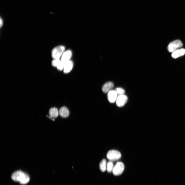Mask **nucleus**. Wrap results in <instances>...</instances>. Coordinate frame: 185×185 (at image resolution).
Segmentation results:
<instances>
[{
    "instance_id": "f257e3e1",
    "label": "nucleus",
    "mask_w": 185,
    "mask_h": 185,
    "mask_svg": "<svg viewBox=\"0 0 185 185\" xmlns=\"http://www.w3.org/2000/svg\"><path fill=\"white\" fill-rule=\"evenodd\" d=\"M12 179L16 181H19L21 184H25L29 181V176L21 171H16L13 173L12 176Z\"/></svg>"
},
{
    "instance_id": "f03ea898",
    "label": "nucleus",
    "mask_w": 185,
    "mask_h": 185,
    "mask_svg": "<svg viewBox=\"0 0 185 185\" xmlns=\"http://www.w3.org/2000/svg\"><path fill=\"white\" fill-rule=\"evenodd\" d=\"M65 47L60 46L55 48L52 51V56L53 59H59L65 52Z\"/></svg>"
},
{
    "instance_id": "7ed1b4c3",
    "label": "nucleus",
    "mask_w": 185,
    "mask_h": 185,
    "mask_svg": "<svg viewBox=\"0 0 185 185\" xmlns=\"http://www.w3.org/2000/svg\"><path fill=\"white\" fill-rule=\"evenodd\" d=\"M182 46V43L180 40H176L171 42L169 44L168 49L169 52H173L177 49L181 47Z\"/></svg>"
},
{
    "instance_id": "20e7f679",
    "label": "nucleus",
    "mask_w": 185,
    "mask_h": 185,
    "mask_svg": "<svg viewBox=\"0 0 185 185\" xmlns=\"http://www.w3.org/2000/svg\"><path fill=\"white\" fill-rule=\"evenodd\" d=\"M121 157V154L118 151L115 150L109 151L107 153V157L111 161H115L119 159Z\"/></svg>"
},
{
    "instance_id": "39448f33",
    "label": "nucleus",
    "mask_w": 185,
    "mask_h": 185,
    "mask_svg": "<svg viewBox=\"0 0 185 185\" xmlns=\"http://www.w3.org/2000/svg\"><path fill=\"white\" fill-rule=\"evenodd\" d=\"M124 169V164L121 162H118L114 167L112 171L113 174L116 176L120 175L122 173Z\"/></svg>"
},
{
    "instance_id": "423d86ee",
    "label": "nucleus",
    "mask_w": 185,
    "mask_h": 185,
    "mask_svg": "<svg viewBox=\"0 0 185 185\" xmlns=\"http://www.w3.org/2000/svg\"><path fill=\"white\" fill-rule=\"evenodd\" d=\"M128 101L127 96L125 95L118 96L116 101L117 105L119 107H122L124 106Z\"/></svg>"
},
{
    "instance_id": "0eeeda50",
    "label": "nucleus",
    "mask_w": 185,
    "mask_h": 185,
    "mask_svg": "<svg viewBox=\"0 0 185 185\" xmlns=\"http://www.w3.org/2000/svg\"><path fill=\"white\" fill-rule=\"evenodd\" d=\"M72 53L70 50H68L65 51L61 56V60L64 63L70 60L72 57Z\"/></svg>"
},
{
    "instance_id": "6e6552de",
    "label": "nucleus",
    "mask_w": 185,
    "mask_h": 185,
    "mask_svg": "<svg viewBox=\"0 0 185 185\" xmlns=\"http://www.w3.org/2000/svg\"><path fill=\"white\" fill-rule=\"evenodd\" d=\"M117 94L115 90H111L108 93L107 98L108 101L111 103H114L116 101L117 97Z\"/></svg>"
},
{
    "instance_id": "1a4fd4ad",
    "label": "nucleus",
    "mask_w": 185,
    "mask_h": 185,
    "mask_svg": "<svg viewBox=\"0 0 185 185\" xmlns=\"http://www.w3.org/2000/svg\"><path fill=\"white\" fill-rule=\"evenodd\" d=\"M185 54V49L181 48L178 49L173 52L172 55V57L174 58H177L182 56Z\"/></svg>"
},
{
    "instance_id": "9d476101",
    "label": "nucleus",
    "mask_w": 185,
    "mask_h": 185,
    "mask_svg": "<svg viewBox=\"0 0 185 185\" xmlns=\"http://www.w3.org/2000/svg\"><path fill=\"white\" fill-rule=\"evenodd\" d=\"M73 64L72 61L70 60L65 63L64 69V73L67 74L69 73L72 70Z\"/></svg>"
},
{
    "instance_id": "9b49d317",
    "label": "nucleus",
    "mask_w": 185,
    "mask_h": 185,
    "mask_svg": "<svg viewBox=\"0 0 185 185\" xmlns=\"http://www.w3.org/2000/svg\"><path fill=\"white\" fill-rule=\"evenodd\" d=\"M114 84L112 82H109L105 83L104 85L102 88L103 91L105 93H108L112 90L114 87Z\"/></svg>"
},
{
    "instance_id": "f8f14e48",
    "label": "nucleus",
    "mask_w": 185,
    "mask_h": 185,
    "mask_svg": "<svg viewBox=\"0 0 185 185\" xmlns=\"http://www.w3.org/2000/svg\"><path fill=\"white\" fill-rule=\"evenodd\" d=\"M60 115L63 118L67 117L69 115V112L68 109L65 107H61L59 111Z\"/></svg>"
},
{
    "instance_id": "ddd939ff",
    "label": "nucleus",
    "mask_w": 185,
    "mask_h": 185,
    "mask_svg": "<svg viewBox=\"0 0 185 185\" xmlns=\"http://www.w3.org/2000/svg\"><path fill=\"white\" fill-rule=\"evenodd\" d=\"M49 114L50 116L53 118L57 117L59 114L58 109L55 107L51 108L49 110Z\"/></svg>"
},
{
    "instance_id": "4468645a",
    "label": "nucleus",
    "mask_w": 185,
    "mask_h": 185,
    "mask_svg": "<svg viewBox=\"0 0 185 185\" xmlns=\"http://www.w3.org/2000/svg\"><path fill=\"white\" fill-rule=\"evenodd\" d=\"M106 161L105 159H103L100 163L99 167L100 170L102 172H104L106 169Z\"/></svg>"
},
{
    "instance_id": "2eb2a0df",
    "label": "nucleus",
    "mask_w": 185,
    "mask_h": 185,
    "mask_svg": "<svg viewBox=\"0 0 185 185\" xmlns=\"http://www.w3.org/2000/svg\"><path fill=\"white\" fill-rule=\"evenodd\" d=\"M107 170L109 172H110L113 171L114 168L113 164L111 161L108 162L107 165Z\"/></svg>"
},
{
    "instance_id": "dca6fc26",
    "label": "nucleus",
    "mask_w": 185,
    "mask_h": 185,
    "mask_svg": "<svg viewBox=\"0 0 185 185\" xmlns=\"http://www.w3.org/2000/svg\"><path fill=\"white\" fill-rule=\"evenodd\" d=\"M115 91L116 92L117 95H118V96L124 95L125 93V90L121 88H117Z\"/></svg>"
},
{
    "instance_id": "f3484780",
    "label": "nucleus",
    "mask_w": 185,
    "mask_h": 185,
    "mask_svg": "<svg viewBox=\"0 0 185 185\" xmlns=\"http://www.w3.org/2000/svg\"><path fill=\"white\" fill-rule=\"evenodd\" d=\"M65 63L61 60L60 62L56 67L57 69L60 71L64 70Z\"/></svg>"
},
{
    "instance_id": "a211bd4d",
    "label": "nucleus",
    "mask_w": 185,
    "mask_h": 185,
    "mask_svg": "<svg viewBox=\"0 0 185 185\" xmlns=\"http://www.w3.org/2000/svg\"><path fill=\"white\" fill-rule=\"evenodd\" d=\"M60 61L61 60L59 59H54L52 62V66L54 67H56Z\"/></svg>"
},
{
    "instance_id": "6ab92c4d",
    "label": "nucleus",
    "mask_w": 185,
    "mask_h": 185,
    "mask_svg": "<svg viewBox=\"0 0 185 185\" xmlns=\"http://www.w3.org/2000/svg\"><path fill=\"white\" fill-rule=\"evenodd\" d=\"M3 19L1 18L0 19V26H1V28L2 26L3 25Z\"/></svg>"
}]
</instances>
